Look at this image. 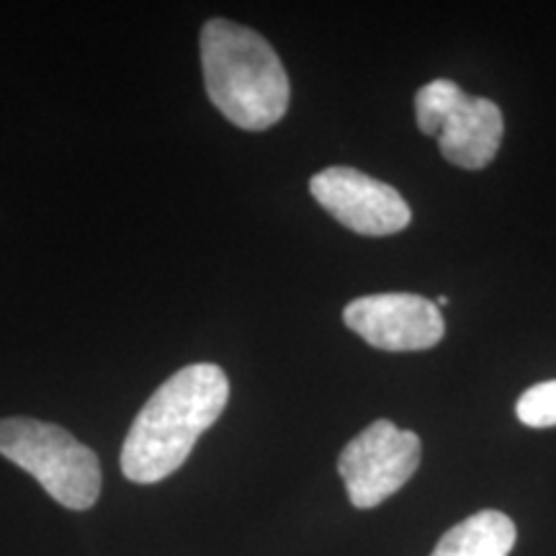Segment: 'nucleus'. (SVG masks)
<instances>
[{
	"label": "nucleus",
	"mask_w": 556,
	"mask_h": 556,
	"mask_svg": "<svg viewBox=\"0 0 556 556\" xmlns=\"http://www.w3.org/2000/svg\"><path fill=\"white\" fill-rule=\"evenodd\" d=\"M518 541V528L500 510H479L448 528L430 556H507Z\"/></svg>",
	"instance_id": "obj_8"
},
{
	"label": "nucleus",
	"mask_w": 556,
	"mask_h": 556,
	"mask_svg": "<svg viewBox=\"0 0 556 556\" xmlns=\"http://www.w3.org/2000/svg\"><path fill=\"white\" fill-rule=\"evenodd\" d=\"M309 191L330 217L366 238L402 232L413 219V212L397 189L356 168L336 165L319 170L309 180Z\"/></svg>",
	"instance_id": "obj_6"
},
{
	"label": "nucleus",
	"mask_w": 556,
	"mask_h": 556,
	"mask_svg": "<svg viewBox=\"0 0 556 556\" xmlns=\"http://www.w3.org/2000/svg\"><path fill=\"white\" fill-rule=\"evenodd\" d=\"M415 119L422 135L435 137L441 155L464 170H482L503 142V111L495 101L469 96L454 80H433L415 96Z\"/></svg>",
	"instance_id": "obj_4"
},
{
	"label": "nucleus",
	"mask_w": 556,
	"mask_h": 556,
	"mask_svg": "<svg viewBox=\"0 0 556 556\" xmlns=\"http://www.w3.org/2000/svg\"><path fill=\"white\" fill-rule=\"evenodd\" d=\"M201 67L208 101L235 127L263 131L287 114L289 75L258 31L227 18L206 21L201 29Z\"/></svg>",
	"instance_id": "obj_2"
},
{
	"label": "nucleus",
	"mask_w": 556,
	"mask_h": 556,
	"mask_svg": "<svg viewBox=\"0 0 556 556\" xmlns=\"http://www.w3.org/2000/svg\"><path fill=\"white\" fill-rule=\"evenodd\" d=\"M422 443L413 430L392 420H377L361 430L338 458L348 500L358 510H371L400 492L420 467Z\"/></svg>",
	"instance_id": "obj_5"
},
{
	"label": "nucleus",
	"mask_w": 556,
	"mask_h": 556,
	"mask_svg": "<svg viewBox=\"0 0 556 556\" xmlns=\"http://www.w3.org/2000/svg\"><path fill=\"white\" fill-rule=\"evenodd\" d=\"M0 456L29 471L47 495L70 510H88L101 495L99 456L52 422L34 417L0 420Z\"/></svg>",
	"instance_id": "obj_3"
},
{
	"label": "nucleus",
	"mask_w": 556,
	"mask_h": 556,
	"mask_svg": "<svg viewBox=\"0 0 556 556\" xmlns=\"http://www.w3.org/2000/svg\"><path fill=\"white\" fill-rule=\"evenodd\" d=\"M518 420L528 428H554L556 426V379L541 381L526 389L516 402Z\"/></svg>",
	"instance_id": "obj_9"
},
{
	"label": "nucleus",
	"mask_w": 556,
	"mask_h": 556,
	"mask_svg": "<svg viewBox=\"0 0 556 556\" xmlns=\"http://www.w3.org/2000/svg\"><path fill=\"white\" fill-rule=\"evenodd\" d=\"M229 400L217 364H191L173 374L139 409L122 446V471L135 484H155L186 464Z\"/></svg>",
	"instance_id": "obj_1"
},
{
	"label": "nucleus",
	"mask_w": 556,
	"mask_h": 556,
	"mask_svg": "<svg viewBox=\"0 0 556 556\" xmlns=\"http://www.w3.org/2000/svg\"><path fill=\"white\" fill-rule=\"evenodd\" d=\"M343 323L381 351H426L441 343L446 323L435 302L417 294H368L348 304Z\"/></svg>",
	"instance_id": "obj_7"
}]
</instances>
